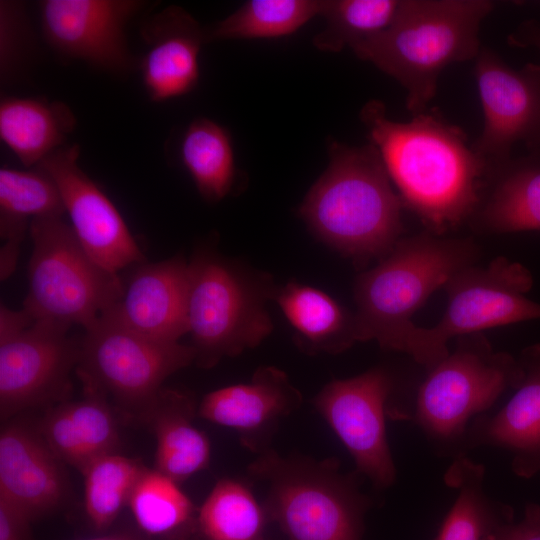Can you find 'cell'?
Instances as JSON below:
<instances>
[{
	"instance_id": "d6a6232c",
	"label": "cell",
	"mask_w": 540,
	"mask_h": 540,
	"mask_svg": "<svg viewBox=\"0 0 540 540\" xmlns=\"http://www.w3.org/2000/svg\"><path fill=\"white\" fill-rule=\"evenodd\" d=\"M400 0H323V31L314 37L316 48L340 52L378 34L393 20Z\"/></svg>"
},
{
	"instance_id": "83f0119b",
	"label": "cell",
	"mask_w": 540,
	"mask_h": 540,
	"mask_svg": "<svg viewBox=\"0 0 540 540\" xmlns=\"http://www.w3.org/2000/svg\"><path fill=\"white\" fill-rule=\"evenodd\" d=\"M180 155L205 200L218 202L229 194L236 167L232 138L225 127L207 118L195 119L183 134Z\"/></svg>"
},
{
	"instance_id": "8d00e7d4",
	"label": "cell",
	"mask_w": 540,
	"mask_h": 540,
	"mask_svg": "<svg viewBox=\"0 0 540 540\" xmlns=\"http://www.w3.org/2000/svg\"><path fill=\"white\" fill-rule=\"evenodd\" d=\"M507 43L515 48H535L540 52V23L525 20L507 37Z\"/></svg>"
},
{
	"instance_id": "8fae6325",
	"label": "cell",
	"mask_w": 540,
	"mask_h": 540,
	"mask_svg": "<svg viewBox=\"0 0 540 540\" xmlns=\"http://www.w3.org/2000/svg\"><path fill=\"white\" fill-rule=\"evenodd\" d=\"M68 326L33 319L23 308H0V407L6 418L61 398L79 359V341Z\"/></svg>"
},
{
	"instance_id": "5b68a950",
	"label": "cell",
	"mask_w": 540,
	"mask_h": 540,
	"mask_svg": "<svg viewBox=\"0 0 540 540\" xmlns=\"http://www.w3.org/2000/svg\"><path fill=\"white\" fill-rule=\"evenodd\" d=\"M248 473L266 487L267 517L289 540H362L372 502L360 490L357 470L343 473L336 458L283 456L269 449Z\"/></svg>"
},
{
	"instance_id": "74e56055",
	"label": "cell",
	"mask_w": 540,
	"mask_h": 540,
	"mask_svg": "<svg viewBox=\"0 0 540 540\" xmlns=\"http://www.w3.org/2000/svg\"><path fill=\"white\" fill-rule=\"evenodd\" d=\"M85 540H137V539L131 536H127V535L114 534V535H107V536L96 537V538L85 539Z\"/></svg>"
},
{
	"instance_id": "cb8c5ba5",
	"label": "cell",
	"mask_w": 540,
	"mask_h": 540,
	"mask_svg": "<svg viewBox=\"0 0 540 540\" xmlns=\"http://www.w3.org/2000/svg\"><path fill=\"white\" fill-rule=\"evenodd\" d=\"M65 212L56 183L41 168L0 169V235L4 240L0 254L2 279H7L15 269L28 224L37 218L62 216Z\"/></svg>"
},
{
	"instance_id": "7a4b0ae2",
	"label": "cell",
	"mask_w": 540,
	"mask_h": 540,
	"mask_svg": "<svg viewBox=\"0 0 540 540\" xmlns=\"http://www.w3.org/2000/svg\"><path fill=\"white\" fill-rule=\"evenodd\" d=\"M329 165L299 213L314 234L358 264L381 259L401 239L403 202L377 148L329 145Z\"/></svg>"
},
{
	"instance_id": "8992f818",
	"label": "cell",
	"mask_w": 540,
	"mask_h": 540,
	"mask_svg": "<svg viewBox=\"0 0 540 540\" xmlns=\"http://www.w3.org/2000/svg\"><path fill=\"white\" fill-rule=\"evenodd\" d=\"M188 263V334L199 367L212 368L271 334L266 302L278 291L271 277L209 249L198 250Z\"/></svg>"
},
{
	"instance_id": "836d02e7",
	"label": "cell",
	"mask_w": 540,
	"mask_h": 540,
	"mask_svg": "<svg viewBox=\"0 0 540 540\" xmlns=\"http://www.w3.org/2000/svg\"><path fill=\"white\" fill-rule=\"evenodd\" d=\"M23 23L19 5L0 2V70L6 79L14 72L19 62L23 44Z\"/></svg>"
},
{
	"instance_id": "ffe728a7",
	"label": "cell",
	"mask_w": 540,
	"mask_h": 540,
	"mask_svg": "<svg viewBox=\"0 0 540 540\" xmlns=\"http://www.w3.org/2000/svg\"><path fill=\"white\" fill-rule=\"evenodd\" d=\"M148 49L140 63L142 83L151 101L186 95L199 82V55L205 30L185 10L170 6L142 30Z\"/></svg>"
},
{
	"instance_id": "277c9868",
	"label": "cell",
	"mask_w": 540,
	"mask_h": 540,
	"mask_svg": "<svg viewBox=\"0 0 540 540\" xmlns=\"http://www.w3.org/2000/svg\"><path fill=\"white\" fill-rule=\"evenodd\" d=\"M478 255L470 239L429 231L401 238L372 269L356 279L358 342L376 341L382 349L406 352L412 317L427 299Z\"/></svg>"
},
{
	"instance_id": "f35d334b",
	"label": "cell",
	"mask_w": 540,
	"mask_h": 540,
	"mask_svg": "<svg viewBox=\"0 0 540 540\" xmlns=\"http://www.w3.org/2000/svg\"><path fill=\"white\" fill-rule=\"evenodd\" d=\"M484 540H495V538H494V535H491V536H488L487 538H485Z\"/></svg>"
},
{
	"instance_id": "f1b7e54d",
	"label": "cell",
	"mask_w": 540,
	"mask_h": 540,
	"mask_svg": "<svg viewBox=\"0 0 540 540\" xmlns=\"http://www.w3.org/2000/svg\"><path fill=\"white\" fill-rule=\"evenodd\" d=\"M268 517L264 506L242 482L219 480L198 510L202 540H264Z\"/></svg>"
},
{
	"instance_id": "5bb4252c",
	"label": "cell",
	"mask_w": 540,
	"mask_h": 540,
	"mask_svg": "<svg viewBox=\"0 0 540 540\" xmlns=\"http://www.w3.org/2000/svg\"><path fill=\"white\" fill-rule=\"evenodd\" d=\"M79 146L61 147L36 167L56 183L71 227L88 254L105 269L119 274L145 262L121 214L78 164Z\"/></svg>"
},
{
	"instance_id": "7402d4cb",
	"label": "cell",
	"mask_w": 540,
	"mask_h": 540,
	"mask_svg": "<svg viewBox=\"0 0 540 540\" xmlns=\"http://www.w3.org/2000/svg\"><path fill=\"white\" fill-rule=\"evenodd\" d=\"M470 221L488 233L540 231V155L512 158L497 170Z\"/></svg>"
},
{
	"instance_id": "2e32d148",
	"label": "cell",
	"mask_w": 540,
	"mask_h": 540,
	"mask_svg": "<svg viewBox=\"0 0 540 540\" xmlns=\"http://www.w3.org/2000/svg\"><path fill=\"white\" fill-rule=\"evenodd\" d=\"M302 394L287 374L274 366L259 367L251 380L206 394L198 414L214 424L238 432L241 444L260 455L284 417L302 404Z\"/></svg>"
},
{
	"instance_id": "1f68e13d",
	"label": "cell",
	"mask_w": 540,
	"mask_h": 540,
	"mask_svg": "<svg viewBox=\"0 0 540 540\" xmlns=\"http://www.w3.org/2000/svg\"><path fill=\"white\" fill-rule=\"evenodd\" d=\"M144 468L139 461L113 452L96 458L82 471L85 512L96 530L109 527L128 504Z\"/></svg>"
},
{
	"instance_id": "603a6c76",
	"label": "cell",
	"mask_w": 540,
	"mask_h": 540,
	"mask_svg": "<svg viewBox=\"0 0 540 540\" xmlns=\"http://www.w3.org/2000/svg\"><path fill=\"white\" fill-rule=\"evenodd\" d=\"M195 410L189 395L162 388L145 411L156 437L155 469L179 484L210 462L209 440L192 423Z\"/></svg>"
},
{
	"instance_id": "4fadbf2b",
	"label": "cell",
	"mask_w": 540,
	"mask_h": 540,
	"mask_svg": "<svg viewBox=\"0 0 540 540\" xmlns=\"http://www.w3.org/2000/svg\"><path fill=\"white\" fill-rule=\"evenodd\" d=\"M393 388L390 375L372 368L326 384L314 406L353 457L357 471L376 488L390 487L396 468L386 437L385 414Z\"/></svg>"
},
{
	"instance_id": "d6986e66",
	"label": "cell",
	"mask_w": 540,
	"mask_h": 540,
	"mask_svg": "<svg viewBox=\"0 0 540 540\" xmlns=\"http://www.w3.org/2000/svg\"><path fill=\"white\" fill-rule=\"evenodd\" d=\"M60 463L40 432L20 423L5 426L0 434V499L31 521L54 510L66 495Z\"/></svg>"
},
{
	"instance_id": "f546056e",
	"label": "cell",
	"mask_w": 540,
	"mask_h": 540,
	"mask_svg": "<svg viewBox=\"0 0 540 540\" xmlns=\"http://www.w3.org/2000/svg\"><path fill=\"white\" fill-rule=\"evenodd\" d=\"M322 8L319 0H250L206 30V42L288 36L321 15Z\"/></svg>"
},
{
	"instance_id": "ac0fdd59",
	"label": "cell",
	"mask_w": 540,
	"mask_h": 540,
	"mask_svg": "<svg viewBox=\"0 0 540 540\" xmlns=\"http://www.w3.org/2000/svg\"><path fill=\"white\" fill-rule=\"evenodd\" d=\"M522 379L507 404L493 416H478L467 428L463 446L499 447L512 455V470L522 478L540 473V343L518 358Z\"/></svg>"
},
{
	"instance_id": "7c38bea8",
	"label": "cell",
	"mask_w": 540,
	"mask_h": 540,
	"mask_svg": "<svg viewBox=\"0 0 540 540\" xmlns=\"http://www.w3.org/2000/svg\"><path fill=\"white\" fill-rule=\"evenodd\" d=\"M474 73L484 127L472 148L491 180L512 159L517 143H522L529 154L540 155V64L527 63L515 69L497 53L482 47Z\"/></svg>"
},
{
	"instance_id": "30bf717a",
	"label": "cell",
	"mask_w": 540,
	"mask_h": 540,
	"mask_svg": "<svg viewBox=\"0 0 540 540\" xmlns=\"http://www.w3.org/2000/svg\"><path fill=\"white\" fill-rule=\"evenodd\" d=\"M193 362L191 345L145 337L107 310L84 328L77 365L84 389L110 394L120 403L145 412L162 383Z\"/></svg>"
},
{
	"instance_id": "52a82bcc",
	"label": "cell",
	"mask_w": 540,
	"mask_h": 540,
	"mask_svg": "<svg viewBox=\"0 0 540 540\" xmlns=\"http://www.w3.org/2000/svg\"><path fill=\"white\" fill-rule=\"evenodd\" d=\"M33 250L23 309L33 318L88 327L113 307L122 278L98 264L62 216L32 220Z\"/></svg>"
},
{
	"instance_id": "d590c367",
	"label": "cell",
	"mask_w": 540,
	"mask_h": 540,
	"mask_svg": "<svg viewBox=\"0 0 540 540\" xmlns=\"http://www.w3.org/2000/svg\"><path fill=\"white\" fill-rule=\"evenodd\" d=\"M30 522L26 515L0 499V540H33Z\"/></svg>"
},
{
	"instance_id": "e0dca14e",
	"label": "cell",
	"mask_w": 540,
	"mask_h": 540,
	"mask_svg": "<svg viewBox=\"0 0 540 540\" xmlns=\"http://www.w3.org/2000/svg\"><path fill=\"white\" fill-rule=\"evenodd\" d=\"M122 293L108 309L122 323L150 339L177 343L188 334L189 263L181 255L132 266Z\"/></svg>"
},
{
	"instance_id": "3957f363",
	"label": "cell",
	"mask_w": 540,
	"mask_h": 540,
	"mask_svg": "<svg viewBox=\"0 0 540 540\" xmlns=\"http://www.w3.org/2000/svg\"><path fill=\"white\" fill-rule=\"evenodd\" d=\"M493 8L489 0H400L389 26L351 49L405 88L414 116L427 110L444 68L477 58Z\"/></svg>"
},
{
	"instance_id": "6da1fadb",
	"label": "cell",
	"mask_w": 540,
	"mask_h": 540,
	"mask_svg": "<svg viewBox=\"0 0 540 540\" xmlns=\"http://www.w3.org/2000/svg\"><path fill=\"white\" fill-rule=\"evenodd\" d=\"M360 117L404 207L427 231L444 235L472 219L490 175L460 127L437 109L397 122L376 100Z\"/></svg>"
},
{
	"instance_id": "484cf974",
	"label": "cell",
	"mask_w": 540,
	"mask_h": 540,
	"mask_svg": "<svg viewBox=\"0 0 540 540\" xmlns=\"http://www.w3.org/2000/svg\"><path fill=\"white\" fill-rule=\"evenodd\" d=\"M75 124V115L60 101L8 97L0 104V138L27 167L60 149Z\"/></svg>"
},
{
	"instance_id": "ba28073f",
	"label": "cell",
	"mask_w": 540,
	"mask_h": 540,
	"mask_svg": "<svg viewBox=\"0 0 540 540\" xmlns=\"http://www.w3.org/2000/svg\"><path fill=\"white\" fill-rule=\"evenodd\" d=\"M522 376L518 359L495 352L482 333L459 336L454 350L428 370L407 418L433 439L463 441L471 418L516 389Z\"/></svg>"
},
{
	"instance_id": "4316f807",
	"label": "cell",
	"mask_w": 540,
	"mask_h": 540,
	"mask_svg": "<svg viewBox=\"0 0 540 540\" xmlns=\"http://www.w3.org/2000/svg\"><path fill=\"white\" fill-rule=\"evenodd\" d=\"M485 469L458 456L445 473V483L458 490L437 540H484L512 520V509L491 499L483 489Z\"/></svg>"
},
{
	"instance_id": "9a60e30c",
	"label": "cell",
	"mask_w": 540,
	"mask_h": 540,
	"mask_svg": "<svg viewBox=\"0 0 540 540\" xmlns=\"http://www.w3.org/2000/svg\"><path fill=\"white\" fill-rule=\"evenodd\" d=\"M143 5L134 0H44L39 4L43 34L66 57L122 73L131 66L125 26Z\"/></svg>"
},
{
	"instance_id": "d4e9b609",
	"label": "cell",
	"mask_w": 540,
	"mask_h": 540,
	"mask_svg": "<svg viewBox=\"0 0 540 540\" xmlns=\"http://www.w3.org/2000/svg\"><path fill=\"white\" fill-rule=\"evenodd\" d=\"M275 300L307 353L336 354L358 342L355 314L326 292L289 282L278 289Z\"/></svg>"
},
{
	"instance_id": "9c48e42d",
	"label": "cell",
	"mask_w": 540,
	"mask_h": 540,
	"mask_svg": "<svg viewBox=\"0 0 540 540\" xmlns=\"http://www.w3.org/2000/svg\"><path fill=\"white\" fill-rule=\"evenodd\" d=\"M532 285L526 267L502 256L485 267L462 269L444 286L447 306L442 318L432 327L416 326L406 354L429 370L448 355L452 338L540 319V303L527 297Z\"/></svg>"
},
{
	"instance_id": "44dd1931",
	"label": "cell",
	"mask_w": 540,
	"mask_h": 540,
	"mask_svg": "<svg viewBox=\"0 0 540 540\" xmlns=\"http://www.w3.org/2000/svg\"><path fill=\"white\" fill-rule=\"evenodd\" d=\"M85 392V398L49 410L40 426V434L58 459L81 472L96 458L116 452L119 442L105 396Z\"/></svg>"
},
{
	"instance_id": "e575fe53",
	"label": "cell",
	"mask_w": 540,
	"mask_h": 540,
	"mask_svg": "<svg viewBox=\"0 0 540 540\" xmlns=\"http://www.w3.org/2000/svg\"><path fill=\"white\" fill-rule=\"evenodd\" d=\"M495 540H540V506L530 503L519 523L512 520L501 525L494 533Z\"/></svg>"
},
{
	"instance_id": "4dcf8cb0",
	"label": "cell",
	"mask_w": 540,
	"mask_h": 540,
	"mask_svg": "<svg viewBox=\"0 0 540 540\" xmlns=\"http://www.w3.org/2000/svg\"><path fill=\"white\" fill-rule=\"evenodd\" d=\"M127 505L137 525L151 535L178 532L195 519V507L179 483L156 469L144 468Z\"/></svg>"
}]
</instances>
